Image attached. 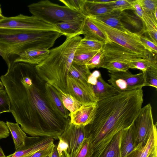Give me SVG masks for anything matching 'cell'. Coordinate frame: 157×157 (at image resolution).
I'll use <instances>...</instances> for the list:
<instances>
[{"label": "cell", "instance_id": "6da1fadb", "mask_svg": "<svg viewBox=\"0 0 157 157\" xmlns=\"http://www.w3.org/2000/svg\"><path fill=\"white\" fill-rule=\"evenodd\" d=\"M36 65L15 63L0 79L9 97L10 112L23 131L32 136L58 140L68 119L51 107L45 94V82L38 75Z\"/></svg>", "mask_w": 157, "mask_h": 157}, {"label": "cell", "instance_id": "7a4b0ae2", "mask_svg": "<svg viewBox=\"0 0 157 157\" xmlns=\"http://www.w3.org/2000/svg\"><path fill=\"white\" fill-rule=\"evenodd\" d=\"M143 102L142 88L121 92L97 101L93 119L85 126L92 157H99L117 133L132 124Z\"/></svg>", "mask_w": 157, "mask_h": 157}, {"label": "cell", "instance_id": "3957f363", "mask_svg": "<svg viewBox=\"0 0 157 157\" xmlns=\"http://www.w3.org/2000/svg\"><path fill=\"white\" fill-rule=\"evenodd\" d=\"M82 38L79 35L66 38L61 45L49 50L47 58L36 65L39 77L45 82L67 93V82L69 70Z\"/></svg>", "mask_w": 157, "mask_h": 157}, {"label": "cell", "instance_id": "277c9868", "mask_svg": "<svg viewBox=\"0 0 157 157\" xmlns=\"http://www.w3.org/2000/svg\"><path fill=\"white\" fill-rule=\"evenodd\" d=\"M62 35L54 31L0 28V50L9 57L28 49H49Z\"/></svg>", "mask_w": 157, "mask_h": 157}, {"label": "cell", "instance_id": "5b68a950", "mask_svg": "<svg viewBox=\"0 0 157 157\" xmlns=\"http://www.w3.org/2000/svg\"><path fill=\"white\" fill-rule=\"evenodd\" d=\"M32 16L48 23L83 21L86 18L79 12L48 0H41L28 6Z\"/></svg>", "mask_w": 157, "mask_h": 157}, {"label": "cell", "instance_id": "8992f818", "mask_svg": "<svg viewBox=\"0 0 157 157\" xmlns=\"http://www.w3.org/2000/svg\"><path fill=\"white\" fill-rule=\"evenodd\" d=\"M89 18L104 32L110 41L128 49L143 59L146 57L147 51L140 40V36L112 28L95 19Z\"/></svg>", "mask_w": 157, "mask_h": 157}, {"label": "cell", "instance_id": "52a82bcc", "mask_svg": "<svg viewBox=\"0 0 157 157\" xmlns=\"http://www.w3.org/2000/svg\"><path fill=\"white\" fill-rule=\"evenodd\" d=\"M132 125L135 149L138 150L145 145L155 125L150 103L142 107Z\"/></svg>", "mask_w": 157, "mask_h": 157}, {"label": "cell", "instance_id": "ba28073f", "mask_svg": "<svg viewBox=\"0 0 157 157\" xmlns=\"http://www.w3.org/2000/svg\"><path fill=\"white\" fill-rule=\"evenodd\" d=\"M0 28L54 31L61 33L55 24L48 23L33 16L22 14L14 17H5L0 20Z\"/></svg>", "mask_w": 157, "mask_h": 157}, {"label": "cell", "instance_id": "9c48e42d", "mask_svg": "<svg viewBox=\"0 0 157 157\" xmlns=\"http://www.w3.org/2000/svg\"><path fill=\"white\" fill-rule=\"evenodd\" d=\"M109 83L120 92L142 88L144 86V72L134 74L128 70L109 73Z\"/></svg>", "mask_w": 157, "mask_h": 157}, {"label": "cell", "instance_id": "30bf717a", "mask_svg": "<svg viewBox=\"0 0 157 157\" xmlns=\"http://www.w3.org/2000/svg\"><path fill=\"white\" fill-rule=\"evenodd\" d=\"M86 137L85 126L72 124L67 119L65 130L59 138L68 145L67 152L69 157H75L78 152Z\"/></svg>", "mask_w": 157, "mask_h": 157}, {"label": "cell", "instance_id": "8fae6325", "mask_svg": "<svg viewBox=\"0 0 157 157\" xmlns=\"http://www.w3.org/2000/svg\"><path fill=\"white\" fill-rule=\"evenodd\" d=\"M67 93L70 94L82 105L96 104L98 101L92 86L68 76L67 82Z\"/></svg>", "mask_w": 157, "mask_h": 157}, {"label": "cell", "instance_id": "7c38bea8", "mask_svg": "<svg viewBox=\"0 0 157 157\" xmlns=\"http://www.w3.org/2000/svg\"><path fill=\"white\" fill-rule=\"evenodd\" d=\"M102 49L104 52L103 63L117 61L128 64L143 59L136 53L111 41L105 43Z\"/></svg>", "mask_w": 157, "mask_h": 157}, {"label": "cell", "instance_id": "4fadbf2b", "mask_svg": "<svg viewBox=\"0 0 157 157\" xmlns=\"http://www.w3.org/2000/svg\"><path fill=\"white\" fill-rule=\"evenodd\" d=\"M54 139L48 136H27L24 143L15 150L11 157H25L39 151L48 149L54 145Z\"/></svg>", "mask_w": 157, "mask_h": 157}, {"label": "cell", "instance_id": "5bb4252c", "mask_svg": "<svg viewBox=\"0 0 157 157\" xmlns=\"http://www.w3.org/2000/svg\"><path fill=\"white\" fill-rule=\"evenodd\" d=\"M120 20L125 28L131 33L141 36L146 32L144 22L133 11L121 12Z\"/></svg>", "mask_w": 157, "mask_h": 157}, {"label": "cell", "instance_id": "9a60e30c", "mask_svg": "<svg viewBox=\"0 0 157 157\" xmlns=\"http://www.w3.org/2000/svg\"><path fill=\"white\" fill-rule=\"evenodd\" d=\"M45 89L48 101L53 110L63 118H70V112L64 106L56 89L48 82L45 83Z\"/></svg>", "mask_w": 157, "mask_h": 157}, {"label": "cell", "instance_id": "2e32d148", "mask_svg": "<svg viewBox=\"0 0 157 157\" xmlns=\"http://www.w3.org/2000/svg\"><path fill=\"white\" fill-rule=\"evenodd\" d=\"M96 104L82 105L75 111L70 113V118L73 124L86 126L90 123L94 117Z\"/></svg>", "mask_w": 157, "mask_h": 157}, {"label": "cell", "instance_id": "e0dca14e", "mask_svg": "<svg viewBox=\"0 0 157 157\" xmlns=\"http://www.w3.org/2000/svg\"><path fill=\"white\" fill-rule=\"evenodd\" d=\"M49 53V49H28L18 56L17 58L14 59L12 63L14 62H22L38 65L47 58Z\"/></svg>", "mask_w": 157, "mask_h": 157}, {"label": "cell", "instance_id": "ac0fdd59", "mask_svg": "<svg viewBox=\"0 0 157 157\" xmlns=\"http://www.w3.org/2000/svg\"><path fill=\"white\" fill-rule=\"evenodd\" d=\"M82 30L85 39L98 40L104 43L110 41L104 32L89 17L84 20Z\"/></svg>", "mask_w": 157, "mask_h": 157}, {"label": "cell", "instance_id": "d6986e66", "mask_svg": "<svg viewBox=\"0 0 157 157\" xmlns=\"http://www.w3.org/2000/svg\"><path fill=\"white\" fill-rule=\"evenodd\" d=\"M111 12L110 7L107 3L101 4L94 0H85L81 13L86 17H93Z\"/></svg>", "mask_w": 157, "mask_h": 157}, {"label": "cell", "instance_id": "ffe728a7", "mask_svg": "<svg viewBox=\"0 0 157 157\" xmlns=\"http://www.w3.org/2000/svg\"><path fill=\"white\" fill-rule=\"evenodd\" d=\"M92 86L98 101L115 96L121 92L105 82L101 76L98 78L96 84Z\"/></svg>", "mask_w": 157, "mask_h": 157}, {"label": "cell", "instance_id": "44dd1931", "mask_svg": "<svg viewBox=\"0 0 157 157\" xmlns=\"http://www.w3.org/2000/svg\"><path fill=\"white\" fill-rule=\"evenodd\" d=\"M84 21H62L55 24L62 35L68 38L82 34Z\"/></svg>", "mask_w": 157, "mask_h": 157}, {"label": "cell", "instance_id": "7402d4cb", "mask_svg": "<svg viewBox=\"0 0 157 157\" xmlns=\"http://www.w3.org/2000/svg\"><path fill=\"white\" fill-rule=\"evenodd\" d=\"M135 137L132 124L123 130L120 143L121 157H125L135 150Z\"/></svg>", "mask_w": 157, "mask_h": 157}, {"label": "cell", "instance_id": "603a6c76", "mask_svg": "<svg viewBox=\"0 0 157 157\" xmlns=\"http://www.w3.org/2000/svg\"><path fill=\"white\" fill-rule=\"evenodd\" d=\"M121 12L112 11L109 13L93 17L112 28L125 32L132 33L126 29L120 20Z\"/></svg>", "mask_w": 157, "mask_h": 157}, {"label": "cell", "instance_id": "cb8c5ba5", "mask_svg": "<svg viewBox=\"0 0 157 157\" xmlns=\"http://www.w3.org/2000/svg\"><path fill=\"white\" fill-rule=\"evenodd\" d=\"M123 130L115 136L99 157H121L120 143Z\"/></svg>", "mask_w": 157, "mask_h": 157}, {"label": "cell", "instance_id": "d4e9b609", "mask_svg": "<svg viewBox=\"0 0 157 157\" xmlns=\"http://www.w3.org/2000/svg\"><path fill=\"white\" fill-rule=\"evenodd\" d=\"M6 123L12 135L16 150L23 144L26 135L17 123L8 121Z\"/></svg>", "mask_w": 157, "mask_h": 157}, {"label": "cell", "instance_id": "484cf974", "mask_svg": "<svg viewBox=\"0 0 157 157\" xmlns=\"http://www.w3.org/2000/svg\"><path fill=\"white\" fill-rule=\"evenodd\" d=\"M91 72L86 65L77 64L73 62L69 70L68 76L81 81L87 82Z\"/></svg>", "mask_w": 157, "mask_h": 157}, {"label": "cell", "instance_id": "4316f807", "mask_svg": "<svg viewBox=\"0 0 157 157\" xmlns=\"http://www.w3.org/2000/svg\"><path fill=\"white\" fill-rule=\"evenodd\" d=\"M157 124H155L147 141L144 146L137 150L136 157H147L152 151L157 147Z\"/></svg>", "mask_w": 157, "mask_h": 157}, {"label": "cell", "instance_id": "83f0119b", "mask_svg": "<svg viewBox=\"0 0 157 157\" xmlns=\"http://www.w3.org/2000/svg\"><path fill=\"white\" fill-rule=\"evenodd\" d=\"M105 44L98 40L82 38L79 43L76 52L98 51L102 49Z\"/></svg>", "mask_w": 157, "mask_h": 157}, {"label": "cell", "instance_id": "f1b7e54d", "mask_svg": "<svg viewBox=\"0 0 157 157\" xmlns=\"http://www.w3.org/2000/svg\"><path fill=\"white\" fill-rule=\"evenodd\" d=\"M57 90L63 104L70 113H72L79 108L82 104L70 94L63 92L57 87Z\"/></svg>", "mask_w": 157, "mask_h": 157}, {"label": "cell", "instance_id": "f546056e", "mask_svg": "<svg viewBox=\"0 0 157 157\" xmlns=\"http://www.w3.org/2000/svg\"><path fill=\"white\" fill-rule=\"evenodd\" d=\"M144 86H150L157 88V61H152L147 70L144 72Z\"/></svg>", "mask_w": 157, "mask_h": 157}, {"label": "cell", "instance_id": "4dcf8cb0", "mask_svg": "<svg viewBox=\"0 0 157 157\" xmlns=\"http://www.w3.org/2000/svg\"><path fill=\"white\" fill-rule=\"evenodd\" d=\"M134 0H118L113 1L107 4L110 7L112 11L122 12L127 10H132Z\"/></svg>", "mask_w": 157, "mask_h": 157}, {"label": "cell", "instance_id": "1f68e13d", "mask_svg": "<svg viewBox=\"0 0 157 157\" xmlns=\"http://www.w3.org/2000/svg\"><path fill=\"white\" fill-rule=\"evenodd\" d=\"M149 54V57L147 56L145 59L128 63L130 68L137 69L141 71L142 72L146 71L150 66L151 62L156 54L152 53Z\"/></svg>", "mask_w": 157, "mask_h": 157}, {"label": "cell", "instance_id": "d6a6232c", "mask_svg": "<svg viewBox=\"0 0 157 157\" xmlns=\"http://www.w3.org/2000/svg\"><path fill=\"white\" fill-rule=\"evenodd\" d=\"M101 67L107 69L109 73L126 71L130 68L128 64L117 61H110L104 63Z\"/></svg>", "mask_w": 157, "mask_h": 157}, {"label": "cell", "instance_id": "836d02e7", "mask_svg": "<svg viewBox=\"0 0 157 157\" xmlns=\"http://www.w3.org/2000/svg\"><path fill=\"white\" fill-rule=\"evenodd\" d=\"M143 11L153 14L157 18V0H137Z\"/></svg>", "mask_w": 157, "mask_h": 157}, {"label": "cell", "instance_id": "e575fe53", "mask_svg": "<svg viewBox=\"0 0 157 157\" xmlns=\"http://www.w3.org/2000/svg\"><path fill=\"white\" fill-rule=\"evenodd\" d=\"M104 60V52L102 49L96 53L86 65L90 69L101 67Z\"/></svg>", "mask_w": 157, "mask_h": 157}, {"label": "cell", "instance_id": "d590c367", "mask_svg": "<svg viewBox=\"0 0 157 157\" xmlns=\"http://www.w3.org/2000/svg\"><path fill=\"white\" fill-rule=\"evenodd\" d=\"M98 51L82 52H75L73 62L78 64L86 65Z\"/></svg>", "mask_w": 157, "mask_h": 157}, {"label": "cell", "instance_id": "8d00e7d4", "mask_svg": "<svg viewBox=\"0 0 157 157\" xmlns=\"http://www.w3.org/2000/svg\"><path fill=\"white\" fill-rule=\"evenodd\" d=\"M92 151L90 140L86 137L84 140L80 148L75 157H92Z\"/></svg>", "mask_w": 157, "mask_h": 157}, {"label": "cell", "instance_id": "74e56055", "mask_svg": "<svg viewBox=\"0 0 157 157\" xmlns=\"http://www.w3.org/2000/svg\"><path fill=\"white\" fill-rule=\"evenodd\" d=\"M10 112V101L8 95L5 90H0V114Z\"/></svg>", "mask_w": 157, "mask_h": 157}, {"label": "cell", "instance_id": "f35d334b", "mask_svg": "<svg viewBox=\"0 0 157 157\" xmlns=\"http://www.w3.org/2000/svg\"><path fill=\"white\" fill-rule=\"evenodd\" d=\"M140 38L141 43L147 51L152 54H157V44L149 38L143 35L140 36Z\"/></svg>", "mask_w": 157, "mask_h": 157}, {"label": "cell", "instance_id": "ab89813d", "mask_svg": "<svg viewBox=\"0 0 157 157\" xmlns=\"http://www.w3.org/2000/svg\"><path fill=\"white\" fill-rule=\"evenodd\" d=\"M85 0H59L70 9L81 13Z\"/></svg>", "mask_w": 157, "mask_h": 157}, {"label": "cell", "instance_id": "60d3db41", "mask_svg": "<svg viewBox=\"0 0 157 157\" xmlns=\"http://www.w3.org/2000/svg\"><path fill=\"white\" fill-rule=\"evenodd\" d=\"M59 143L57 145V149L60 157H66L67 150L68 148L67 144L64 141L59 139Z\"/></svg>", "mask_w": 157, "mask_h": 157}, {"label": "cell", "instance_id": "b9f144b4", "mask_svg": "<svg viewBox=\"0 0 157 157\" xmlns=\"http://www.w3.org/2000/svg\"><path fill=\"white\" fill-rule=\"evenodd\" d=\"M10 131L6 123L3 121H0V140L8 137Z\"/></svg>", "mask_w": 157, "mask_h": 157}, {"label": "cell", "instance_id": "7bdbcfd3", "mask_svg": "<svg viewBox=\"0 0 157 157\" xmlns=\"http://www.w3.org/2000/svg\"><path fill=\"white\" fill-rule=\"evenodd\" d=\"M132 10L136 15L143 21V11L137 0H134L132 4Z\"/></svg>", "mask_w": 157, "mask_h": 157}, {"label": "cell", "instance_id": "ee69618b", "mask_svg": "<svg viewBox=\"0 0 157 157\" xmlns=\"http://www.w3.org/2000/svg\"><path fill=\"white\" fill-rule=\"evenodd\" d=\"M101 75L100 72L98 70H95L91 73L89 76L87 82L92 86L94 85L97 83L98 78Z\"/></svg>", "mask_w": 157, "mask_h": 157}, {"label": "cell", "instance_id": "f6af8a7d", "mask_svg": "<svg viewBox=\"0 0 157 157\" xmlns=\"http://www.w3.org/2000/svg\"><path fill=\"white\" fill-rule=\"evenodd\" d=\"M53 147L48 149L38 151L25 157H45L48 156L52 152Z\"/></svg>", "mask_w": 157, "mask_h": 157}, {"label": "cell", "instance_id": "bcb514c9", "mask_svg": "<svg viewBox=\"0 0 157 157\" xmlns=\"http://www.w3.org/2000/svg\"><path fill=\"white\" fill-rule=\"evenodd\" d=\"M48 156L49 157H60L57 150L56 145H54L52 152Z\"/></svg>", "mask_w": 157, "mask_h": 157}, {"label": "cell", "instance_id": "7dc6e473", "mask_svg": "<svg viewBox=\"0 0 157 157\" xmlns=\"http://www.w3.org/2000/svg\"><path fill=\"white\" fill-rule=\"evenodd\" d=\"M147 157H157V147L155 148Z\"/></svg>", "mask_w": 157, "mask_h": 157}, {"label": "cell", "instance_id": "c3c4849f", "mask_svg": "<svg viewBox=\"0 0 157 157\" xmlns=\"http://www.w3.org/2000/svg\"><path fill=\"white\" fill-rule=\"evenodd\" d=\"M113 1L111 0H94L95 2L101 4H106Z\"/></svg>", "mask_w": 157, "mask_h": 157}, {"label": "cell", "instance_id": "681fc988", "mask_svg": "<svg viewBox=\"0 0 157 157\" xmlns=\"http://www.w3.org/2000/svg\"><path fill=\"white\" fill-rule=\"evenodd\" d=\"M137 150H135L125 157H136Z\"/></svg>", "mask_w": 157, "mask_h": 157}, {"label": "cell", "instance_id": "f907efd6", "mask_svg": "<svg viewBox=\"0 0 157 157\" xmlns=\"http://www.w3.org/2000/svg\"><path fill=\"white\" fill-rule=\"evenodd\" d=\"M2 149L0 147V157H6Z\"/></svg>", "mask_w": 157, "mask_h": 157}, {"label": "cell", "instance_id": "816d5d0a", "mask_svg": "<svg viewBox=\"0 0 157 157\" xmlns=\"http://www.w3.org/2000/svg\"><path fill=\"white\" fill-rule=\"evenodd\" d=\"M4 87L3 83L0 81V90L4 88Z\"/></svg>", "mask_w": 157, "mask_h": 157}, {"label": "cell", "instance_id": "f5cc1de1", "mask_svg": "<svg viewBox=\"0 0 157 157\" xmlns=\"http://www.w3.org/2000/svg\"><path fill=\"white\" fill-rule=\"evenodd\" d=\"M5 17L2 14H0V20L3 19Z\"/></svg>", "mask_w": 157, "mask_h": 157}, {"label": "cell", "instance_id": "db71d44e", "mask_svg": "<svg viewBox=\"0 0 157 157\" xmlns=\"http://www.w3.org/2000/svg\"><path fill=\"white\" fill-rule=\"evenodd\" d=\"M12 155H13V154H10L7 156H6V157H11L12 156Z\"/></svg>", "mask_w": 157, "mask_h": 157}, {"label": "cell", "instance_id": "11a10c76", "mask_svg": "<svg viewBox=\"0 0 157 157\" xmlns=\"http://www.w3.org/2000/svg\"><path fill=\"white\" fill-rule=\"evenodd\" d=\"M2 10H1V6L0 5V14H2Z\"/></svg>", "mask_w": 157, "mask_h": 157}, {"label": "cell", "instance_id": "9f6ffc18", "mask_svg": "<svg viewBox=\"0 0 157 157\" xmlns=\"http://www.w3.org/2000/svg\"><path fill=\"white\" fill-rule=\"evenodd\" d=\"M66 157H69L67 153H66Z\"/></svg>", "mask_w": 157, "mask_h": 157}, {"label": "cell", "instance_id": "6f0895ef", "mask_svg": "<svg viewBox=\"0 0 157 157\" xmlns=\"http://www.w3.org/2000/svg\"><path fill=\"white\" fill-rule=\"evenodd\" d=\"M49 157L48 156H46V157Z\"/></svg>", "mask_w": 157, "mask_h": 157}, {"label": "cell", "instance_id": "680465c9", "mask_svg": "<svg viewBox=\"0 0 157 157\" xmlns=\"http://www.w3.org/2000/svg\"></svg>", "mask_w": 157, "mask_h": 157}]
</instances>
